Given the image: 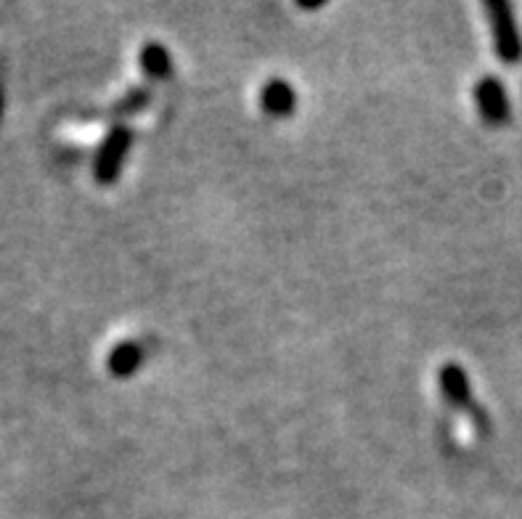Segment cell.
<instances>
[{
  "label": "cell",
  "mask_w": 522,
  "mask_h": 519,
  "mask_svg": "<svg viewBox=\"0 0 522 519\" xmlns=\"http://www.w3.org/2000/svg\"><path fill=\"white\" fill-rule=\"evenodd\" d=\"M438 384L440 392L446 395L448 406L467 416V419L475 424L477 432L485 435V432H488V414H483V411L477 408L467 371H464L462 366H456V363H446V366L438 371Z\"/></svg>",
  "instance_id": "obj_1"
},
{
  "label": "cell",
  "mask_w": 522,
  "mask_h": 519,
  "mask_svg": "<svg viewBox=\"0 0 522 519\" xmlns=\"http://www.w3.org/2000/svg\"><path fill=\"white\" fill-rule=\"evenodd\" d=\"M485 14L491 19V35L493 48L504 64H520L522 61V35L517 30L515 11L509 3L501 0H488L485 3Z\"/></svg>",
  "instance_id": "obj_2"
},
{
  "label": "cell",
  "mask_w": 522,
  "mask_h": 519,
  "mask_svg": "<svg viewBox=\"0 0 522 519\" xmlns=\"http://www.w3.org/2000/svg\"><path fill=\"white\" fill-rule=\"evenodd\" d=\"M475 104L477 112L488 125H504L512 117V109H509V96L504 91L499 77H483L477 80L475 85Z\"/></svg>",
  "instance_id": "obj_3"
},
{
  "label": "cell",
  "mask_w": 522,
  "mask_h": 519,
  "mask_svg": "<svg viewBox=\"0 0 522 519\" xmlns=\"http://www.w3.org/2000/svg\"><path fill=\"white\" fill-rule=\"evenodd\" d=\"M128 143H130V133L125 128H117L109 136L106 146L101 149L99 162H96V178L99 181H112L117 170H120L122 157L128 154Z\"/></svg>",
  "instance_id": "obj_4"
},
{
  "label": "cell",
  "mask_w": 522,
  "mask_h": 519,
  "mask_svg": "<svg viewBox=\"0 0 522 519\" xmlns=\"http://www.w3.org/2000/svg\"><path fill=\"white\" fill-rule=\"evenodd\" d=\"M297 93L284 80H268L263 88V109L273 117H284L295 109Z\"/></svg>",
  "instance_id": "obj_5"
},
{
  "label": "cell",
  "mask_w": 522,
  "mask_h": 519,
  "mask_svg": "<svg viewBox=\"0 0 522 519\" xmlns=\"http://www.w3.org/2000/svg\"><path fill=\"white\" fill-rule=\"evenodd\" d=\"M138 363H141V350H138L133 342H122V345L114 347L112 355H109V369H112L117 377H125L130 371H136Z\"/></svg>",
  "instance_id": "obj_6"
},
{
  "label": "cell",
  "mask_w": 522,
  "mask_h": 519,
  "mask_svg": "<svg viewBox=\"0 0 522 519\" xmlns=\"http://www.w3.org/2000/svg\"><path fill=\"white\" fill-rule=\"evenodd\" d=\"M141 67L149 77L159 80V77H167L170 75V53L165 51L162 46H146L141 51Z\"/></svg>",
  "instance_id": "obj_7"
}]
</instances>
